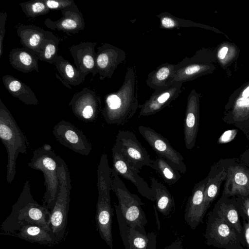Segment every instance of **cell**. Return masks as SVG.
<instances>
[{
  "label": "cell",
  "instance_id": "6da1fadb",
  "mask_svg": "<svg viewBox=\"0 0 249 249\" xmlns=\"http://www.w3.org/2000/svg\"><path fill=\"white\" fill-rule=\"evenodd\" d=\"M51 211L33 198L29 179L25 181L17 201L10 215L2 223L0 234L12 235L22 227L36 225L52 232L50 227Z\"/></svg>",
  "mask_w": 249,
  "mask_h": 249
},
{
  "label": "cell",
  "instance_id": "7a4b0ae2",
  "mask_svg": "<svg viewBox=\"0 0 249 249\" xmlns=\"http://www.w3.org/2000/svg\"><path fill=\"white\" fill-rule=\"evenodd\" d=\"M139 105L136 72L128 68L120 88L105 96L102 114L107 123L123 125L133 117Z\"/></svg>",
  "mask_w": 249,
  "mask_h": 249
},
{
  "label": "cell",
  "instance_id": "3957f363",
  "mask_svg": "<svg viewBox=\"0 0 249 249\" xmlns=\"http://www.w3.org/2000/svg\"><path fill=\"white\" fill-rule=\"evenodd\" d=\"M98 200L95 219L99 234L103 240L113 249L112 219L113 209L111 205V171L107 156L103 153L100 160L97 170Z\"/></svg>",
  "mask_w": 249,
  "mask_h": 249
},
{
  "label": "cell",
  "instance_id": "277c9868",
  "mask_svg": "<svg viewBox=\"0 0 249 249\" xmlns=\"http://www.w3.org/2000/svg\"><path fill=\"white\" fill-rule=\"evenodd\" d=\"M0 138L7 151L6 179L8 183L11 184L16 174V160L18 154H25L27 152V140L12 114L1 99Z\"/></svg>",
  "mask_w": 249,
  "mask_h": 249
},
{
  "label": "cell",
  "instance_id": "5b68a950",
  "mask_svg": "<svg viewBox=\"0 0 249 249\" xmlns=\"http://www.w3.org/2000/svg\"><path fill=\"white\" fill-rule=\"evenodd\" d=\"M58 156L51 145L44 144L33 152L28 163L31 168L42 172L46 191L42 197V205L51 211L55 203L59 189Z\"/></svg>",
  "mask_w": 249,
  "mask_h": 249
},
{
  "label": "cell",
  "instance_id": "8992f818",
  "mask_svg": "<svg viewBox=\"0 0 249 249\" xmlns=\"http://www.w3.org/2000/svg\"><path fill=\"white\" fill-rule=\"evenodd\" d=\"M58 162L59 189L54 206L51 211L50 219V229L57 244L64 238L67 229L71 189L70 173L67 165L59 156Z\"/></svg>",
  "mask_w": 249,
  "mask_h": 249
},
{
  "label": "cell",
  "instance_id": "52a82bcc",
  "mask_svg": "<svg viewBox=\"0 0 249 249\" xmlns=\"http://www.w3.org/2000/svg\"><path fill=\"white\" fill-rule=\"evenodd\" d=\"M111 178V190L118 198L119 209L127 225L147 235L144 227L148 220L142 208L144 203L137 195L129 191L119 176L113 175Z\"/></svg>",
  "mask_w": 249,
  "mask_h": 249
},
{
  "label": "cell",
  "instance_id": "ba28073f",
  "mask_svg": "<svg viewBox=\"0 0 249 249\" xmlns=\"http://www.w3.org/2000/svg\"><path fill=\"white\" fill-rule=\"evenodd\" d=\"M215 61V51L204 48L199 50L193 56L186 57L176 64L171 83H183L212 74L215 70L213 63Z\"/></svg>",
  "mask_w": 249,
  "mask_h": 249
},
{
  "label": "cell",
  "instance_id": "9c48e42d",
  "mask_svg": "<svg viewBox=\"0 0 249 249\" xmlns=\"http://www.w3.org/2000/svg\"><path fill=\"white\" fill-rule=\"evenodd\" d=\"M207 217L203 234L207 246L224 249H245L244 241L231 226L212 211Z\"/></svg>",
  "mask_w": 249,
  "mask_h": 249
},
{
  "label": "cell",
  "instance_id": "30bf717a",
  "mask_svg": "<svg viewBox=\"0 0 249 249\" xmlns=\"http://www.w3.org/2000/svg\"><path fill=\"white\" fill-rule=\"evenodd\" d=\"M222 120L241 130L249 141V81L236 89L229 97Z\"/></svg>",
  "mask_w": 249,
  "mask_h": 249
},
{
  "label": "cell",
  "instance_id": "8fae6325",
  "mask_svg": "<svg viewBox=\"0 0 249 249\" xmlns=\"http://www.w3.org/2000/svg\"><path fill=\"white\" fill-rule=\"evenodd\" d=\"M113 147L124 156L138 172L143 166L151 167L152 160L132 131L119 130Z\"/></svg>",
  "mask_w": 249,
  "mask_h": 249
},
{
  "label": "cell",
  "instance_id": "7c38bea8",
  "mask_svg": "<svg viewBox=\"0 0 249 249\" xmlns=\"http://www.w3.org/2000/svg\"><path fill=\"white\" fill-rule=\"evenodd\" d=\"M138 130L158 157L166 160L180 173H186L187 167L182 156L172 146L166 138L149 126L140 125Z\"/></svg>",
  "mask_w": 249,
  "mask_h": 249
},
{
  "label": "cell",
  "instance_id": "4fadbf2b",
  "mask_svg": "<svg viewBox=\"0 0 249 249\" xmlns=\"http://www.w3.org/2000/svg\"><path fill=\"white\" fill-rule=\"evenodd\" d=\"M222 196H249V166L239 159H227V176Z\"/></svg>",
  "mask_w": 249,
  "mask_h": 249
},
{
  "label": "cell",
  "instance_id": "5bb4252c",
  "mask_svg": "<svg viewBox=\"0 0 249 249\" xmlns=\"http://www.w3.org/2000/svg\"><path fill=\"white\" fill-rule=\"evenodd\" d=\"M53 134L60 143L76 153L88 156L91 151L90 141L70 122L62 120L58 122L53 126Z\"/></svg>",
  "mask_w": 249,
  "mask_h": 249
},
{
  "label": "cell",
  "instance_id": "9a60e30c",
  "mask_svg": "<svg viewBox=\"0 0 249 249\" xmlns=\"http://www.w3.org/2000/svg\"><path fill=\"white\" fill-rule=\"evenodd\" d=\"M101 97L97 92L89 88H84L75 93L69 106L73 114L85 122H92L102 111Z\"/></svg>",
  "mask_w": 249,
  "mask_h": 249
},
{
  "label": "cell",
  "instance_id": "2e32d148",
  "mask_svg": "<svg viewBox=\"0 0 249 249\" xmlns=\"http://www.w3.org/2000/svg\"><path fill=\"white\" fill-rule=\"evenodd\" d=\"M112 168L111 175H117L131 181L137 188L138 192L143 197L155 201L153 190L147 183L132 167L124 156L114 147L112 148Z\"/></svg>",
  "mask_w": 249,
  "mask_h": 249
},
{
  "label": "cell",
  "instance_id": "e0dca14e",
  "mask_svg": "<svg viewBox=\"0 0 249 249\" xmlns=\"http://www.w3.org/2000/svg\"><path fill=\"white\" fill-rule=\"evenodd\" d=\"M182 83H175L154 90L143 104L139 105V117L156 114L175 100L182 91Z\"/></svg>",
  "mask_w": 249,
  "mask_h": 249
},
{
  "label": "cell",
  "instance_id": "ac0fdd59",
  "mask_svg": "<svg viewBox=\"0 0 249 249\" xmlns=\"http://www.w3.org/2000/svg\"><path fill=\"white\" fill-rule=\"evenodd\" d=\"M96 68L100 80L112 77L118 66L126 58L125 52L108 43L97 48Z\"/></svg>",
  "mask_w": 249,
  "mask_h": 249
},
{
  "label": "cell",
  "instance_id": "d6986e66",
  "mask_svg": "<svg viewBox=\"0 0 249 249\" xmlns=\"http://www.w3.org/2000/svg\"><path fill=\"white\" fill-rule=\"evenodd\" d=\"M199 118V94L193 89L187 98L184 123V140L185 147L188 150H191L195 145Z\"/></svg>",
  "mask_w": 249,
  "mask_h": 249
},
{
  "label": "cell",
  "instance_id": "ffe728a7",
  "mask_svg": "<svg viewBox=\"0 0 249 249\" xmlns=\"http://www.w3.org/2000/svg\"><path fill=\"white\" fill-rule=\"evenodd\" d=\"M207 178L196 183L187 202L184 218L186 223L195 230L203 222L206 213L204 205V194Z\"/></svg>",
  "mask_w": 249,
  "mask_h": 249
},
{
  "label": "cell",
  "instance_id": "44dd1931",
  "mask_svg": "<svg viewBox=\"0 0 249 249\" xmlns=\"http://www.w3.org/2000/svg\"><path fill=\"white\" fill-rule=\"evenodd\" d=\"M62 17L56 21L46 18L44 23L48 28L67 33L76 34L84 30L85 23L83 15L75 2L61 10Z\"/></svg>",
  "mask_w": 249,
  "mask_h": 249
},
{
  "label": "cell",
  "instance_id": "7402d4cb",
  "mask_svg": "<svg viewBox=\"0 0 249 249\" xmlns=\"http://www.w3.org/2000/svg\"><path fill=\"white\" fill-rule=\"evenodd\" d=\"M97 42H81L69 47L70 52L72 57L75 66L82 73L88 75L96 74V55L95 48Z\"/></svg>",
  "mask_w": 249,
  "mask_h": 249
},
{
  "label": "cell",
  "instance_id": "603a6c76",
  "mask_svg": "<svg viewBox=\"0 0 249 249\" xmlns=\"http://www.w3.org/2000/svg\"><path fill=\"white\" fill-rule=\"evenodd\" d=\"M227 159H220L213 164L206 177L207 182L204 194L205 209L207 212L218 196L223 181L227 176Z\"/></svg>",
  "mask_w": 249,
  "mask_h": 249
},
{
  "label": "cell",
  "instance_id": "cb8c5ba5",
  "mask_svg": "<svg viewBox=\"0 0 249 249\" xmlns=\"http://www.w3.org/2000/svg\"><path fill=\"white\" fill-rule=\"evenodd\" d=\"M212 211L231 226L244 241L243 226L240 221V216L234 196L228 197L221 196Z\"/></svg>",
  "mask_w": 249,
  "mask_h": 249
},
{
  "label": "cell",
  "instance_id": "d4e9b609",
  "mask_svg": "<svg viewBox=\"0 0 249 249\" xmlns=\"http://www.w3.org/2000/svg\"><path fill=\"white\" fill-rule=\"evenodd\" d=\"M117 220L125 249H146L148 234L145 235L129 227L124 219L118 205L115 204Z\"/></svg>",
  "mask_w": 249,
  "mask_h": 249
},
{
  "label": "cell",
  "instance_id": "484cf974",
  "mask_svg": "<svg viewBox=\"0 0 249 249\" xmlns=\"http://www.w3.org/2000/svg\"><path fill=\"white\" fill-rule=\"evenodd\" d=\"M16 29L17 34L23 48L33 52L36 55L48 31L33 25H20Z\"/></svg>",
  "mask_w": 249,
  "mask_h": 249
},
{
  "label": "cell",
  "instance_id": "4316f807",
  "mask_svg": "<svg viewBox=\"0 0 249 249\" xmlns=\"http://www.w3.org/2000/svg\"><path fill=\"white\" fill-rule=\"evenodd\" d=\"M38 60V57L33 52L25 48H13L9 54L12 67L23 73L33 71L39 72Z\"/></svg>",
  "mask_w": 249,
  "mask_h": 249
},
{
  "label": "cell",
  "instance_id": "83f0119b",
  "mask_svg": "<svg viewBox=\"0 0 249 249\" xmlns=\"http://www.w3.org/2000/svg\"><path fill=\"white\" fill-rule=\"evenodd\" d=\"M4 87L13 96L25 105H37L38 100L32 89L23 82L9 74L2 78Z\"/></svg>",
  "mask_w": 249,
  "mask_h": 249
},
{
  "label": "cell",
  "instance_id": "f1b7e54d",
  "mask_svg": "<svg viewBox=\"0 0 249 249\" xmlns=\"http://www.w3.org/2000/svg\"><path fill=\"white\" fill-rule=\"evenodd\" d=\"M12 235L40 245L52 246L57 244L55 237L52 232L36 225L23 226Z\"/></svg>",
  "mask_w": 249,
  "mask_h": 249
},
{
  "label": "cell",
  "instance_id": "f546056e",
  "mask_svg": "<svg viewBox=\"0 0 249 249\" xmlns=\"http://www.w3.org/2000/svg\"><path fill=\"white\" fill-rule=\"evenodd\" d=\"M150 187L153 191L156 208L164 216L169 215L175 209L173 196L166 187L154 177L150 178Z\"/></svg>",
  "mask_w": 249,
  "mask_h": 249
},
{
  "label": "cell",
  "instance_id": "4dcf8cb0",
  "mask_svg": "<svg viewBox=\"0 0 249 249\" xmlns=\"http://www.w3.org/2000/svg\"><path fill=\"white\" fill-rule=\"evenodd\" d=\"M176 64L168 63L162 64L150 72L146 80L147 86L156 90L169 85L175 73Z\"/></svg>",
  "mask_w": 249,
  "mask_h": 249
},
{
  "label": "cell",
  "instance_id": "1f68e13d",
  "mask_svg": "<svg viewBox=\"0 0 249 249\" xmlns=\"http://www.w3.org/2000/svg\"><path fill=\"white\" fill-rule=\"evenodd\" d=\"M61 78L70 86H78L83 83L86 76L70 61L59 55L54 63Z\"/></svg>",
  "mask_w": 249,
  "mask_h": 249
},
{
  "label": "cell",
  "instance_id": "d6a6232c",
  "mask_svg": "<svg viewBox=\"0 0 249 249\" xmlns=\"http://www.w3.org/2000/svg\"><path fill=\"white\" fill-rule=\"evenodd\" d=\"M59 39L48 31V34L43 40L39 52L36 54L39 60L50 64H54L58 54Z\"/></svg>",
  "mask_w": 249,
  "mask_h": 249
},
{
  "label": "cell",
  "instance_id": "836d02e7",
  "mask_svg": "<svg viewBox=\"0 0 249 249\" xmlns=\"http://www.w3.org/2000/svg\"><path fill=\"white\" fill-rule=\"evenodd\" d=\"M151 168L155 170L169 185L176 183L181 178L180 172L169 162L160 157L152 160Z\"/></svg>",
  "mask_w": 249,
  "mask_h": 249
},
{
  "label": "cell",
  "instance_id": "e575fe53",
  "mask_svg": "<svg viewBox=\"0 0 249 249\" xmlns=\"http://www.w3.org/2000/svg\"><path fill=\"white\" fill-rule=\"evenodd\" d=\"M160 19L159 28L165 29H178L180 27H198L213 30L206 25L195 23L189 20L177 18L167 12H163L156 16Z\"/></svg>",
  "mask_w": 249,
  "mask_h": 249
},
{
  "label": "cell",
  "instance_id": "d590c367",
  "mask_svg": "<svg viewBox=\"0 0 249 249\" xmlns=\"http://www.w3.org/2000/svg\"><path fill=\"white\" fill-rule=\"evenodd\" d=\"M19 6L27 18H35L50 12L44 0H34L19 3Z\"/></svg>",
  "mask_w": 249,
  "mask_h": 249
},
{
  "label": "cell",
  "instance_id": "8d00e7d4",
  "mask_svg": "<svg viewBox=\"0 0 249 249\" xmlns=\"http://www.w3.org/2000/svg\"><path fill=\"white\" fill-rule=\"evenodd\" d=\"M234 197L240 217L249 221V196L238 195Z\"/></svg>",
  "mask_w": 249,
  "mask_h": 249
},
{
  "label": "cell",
  "instance_id": "74e56055",
  "mask_svg": "<svg viewBox=\"0 0 249 249\" xmlns=\"http://www.w3.org/2000/svg\"><path fill=\"white\" fill-rule=\"evenodd\" d=\"M44 2L50 10L61 11L71 5L74 3L73 0H44Z\"/></svg>",
  "mask_w": 249,
  "mask_h": 249
},
{
  "label": "cell",
  "instance_id": "f35d334b",
  "mask_svg": "<svg viewBox=\"0 0 249 249\" xmlns=\"http://www.w3.org/2000/svg\"><path fill=\"white\" fill-rule=\"evenodd\" d=\"M8 15L5 12H1L0 14V57L3 53V42L5 32V23Z\"/></svg>",
  "mask_w": 249,
  "mask_h": 249
},
{
  "label": "cell",
  "instance_id": "ab89813d",
  "mask_svg": "<svg viewBox=\"0 0 249 249\" xmlns=\"http://www.w3.org/2000/svg\"><path fill=\"white\" fill-rule=\"evenodd\" d=\"M237 132L236 129H231L224 132L219 138L218 143L222 144L231 142L234 138Z\"/></svg>",
  "mask_w": 249,
  "mask_h": 249
},
{
  "label": "cell",
  "instance_id": "60d3db41",
  "mask_svg": "<svg viewBox=\"0 0 249 249\" xmlns=\"http://www.w3.org/2000/svg\"><path fill=\"white\" fill-rule=\"evenodd\" d=\"M243 233L245 247L249 249V221L243 219Z\"/></svg>",
  "mask_w": 249,
  "mask_h": 249
},
{
  "label": "cell",
  "instance_id": "b9f144b4",
  "mask_svg": "<svg viewBox=\"0 0 249 249\" xmlns=\"http://www.w3.org/2000/svg\"><path fill=\"white\" fill-rule=\"evenodd\" d=\"M148 236V243L146 249H156L157 235L154 232L147 233Z\"/></svg>",
  "mask_w": 249,
  "mask_h": 249
},
{
  "label": "cell",
  "instance_id": "7bdbcfd3",
  "mask_svg": "<svg viewBox=\"0 0 249 249\" xmlns=\"http://www.w3.org/2000/svg\"><path fill=\"white\" fill-rule=\"evenodd\" d=\"M164 249H185L182 246V240L178 238L170 245L166 246Z\"/></svg>",
  "mask_w": 249,
  "mask_h": 249
},
{
  "label": "cell",
  "instance_id": "ee69618b",
  "mask_svg": "<svg viewBox=\"0 0 249 249\" xmlns=\"http://www.w3.org/2000/svg\"><path fill=\"white\" fill-rule=\"evenodd\" d=\"M239 159L241 162L249 166V149L241 154Z\"/></svg>",
  "mask_w": 249,
  "mask_h": 249
},
{
  "label": "cell",
  "instance_id": "f6af8a7d",
  "mask_svg": "<svg viewBox=\"0 0 249 249\" xmlns=\"http://www.w3.org/2000/svg\"><path fill=\"white\" fill-rule=\"evenodd\" d=\"M55 76H56V77H57V79H58L59 80H60L61 81V82L63 84V85H64L67 88H69L70 89H71V86L69 84H68L67 82H66L57 73L55 74Z\"/></svg>",
  "mask_w": 249,
  "mask_h": 249
}]
</instances>
